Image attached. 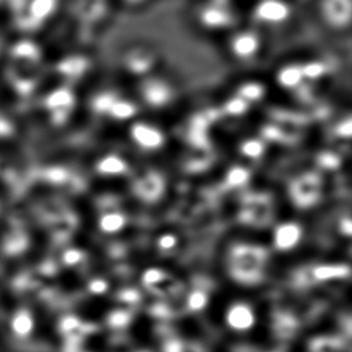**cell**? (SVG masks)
<instances>
[{"mask_svg": "<svg viewBox=\"0 0 352 352\" xmlns=\"http://www.w3.org/2000/svg\"><path fill=\"white\" fill-rule=\"evenodd\" d=\"M232 266L231 274L243 284H256L261 280V266L266 254L252 245H236L231 252Z\"/></svg>", "mask_w": 352, "mask_h": 352, "instance_id": "cell-1", "label": "cell"}, {"mask_svg": "<svg viewBox=\"0 0 352 352\" xmlns=\"http://www.w3.org/2000/svg\"><path fill=\"white\" fill-rule=\"evenodd\" d=\"M34 334L45 343L52 346L60 345V336L58 332L56 321L50 310L43 305H35L33 308Z\"/></svg>", "mask_w": 352, "mask_h": 352, "instance_id": "cell-2", "label": "cell"}, {"mask_svg": "<svg viewBox=\"0 0 352 352\" xmlns=\"http://www.w3.org/2000/svg\"><path fill=\"white\" fill-rule=\"evenodd\" d=\"M319 178L311 175L300 178V181L296 182L291 189V196L296 205L300 206L302 208H307L309 206L314 205L316 201L319 200Z\"/></svg>", "mask_w": 352, "mask_h": 352, "instance_id": "cell-3", "label": "cell"}, {"mask_svg": "<svg viewBox=\"0 0 352 352\" xmlns=\"http://www.w3.org/2000/svg\"><path fill=\"white\" fill-rule=\"evenodd\" d=\"M130 135H131L133 142L136 143L138 147L147 149V151L157 149V148L162 147L165 142L164 133L151 124H133L130 130Z\"/></svg>", "mask_w": 352, "mask_h": 352, "instance_id": "cell-4", "label": "cell"}, {"mask_svg": "<svg viewBox=\"0 0 352 352\" xmlns=\"http://www.w3.org/2000/svg\"><path fill=\"white\" fill-rule=\"evenodd\" d=\"M302 238V228L294 221H287L279 225L274 230L273 243L274 247L280 252L291 250L300 243Z\"/></svg>", "mask_w": 352, "mask_h": 352, "instance_id": "cell-5", "label": "cell"}, {"mask_svg": "<svg viewBox=\"0 0 352 352\" xmlns=\"http://www.w3.org/2000/svg\"><path fill=\"white\" fill-rule=\"evenodd\" d=\"M165 189V182L157 173H148L138 179L135 186L136 195L144 201H155L162 196Z\"/></svg>", "mask_w": 352, "mask_h": 352, "instance_id": "cell-6", "label": "cell"}, {"mask_svg": "<svg viewBox=\"0 0 352 352\" xmlns=\"http://www.w3.org/2000/svg\"><path fill=\"white\" fill-rule=\"evenodd\" d=\"M142 96L148 105L153 107H162L166 105L171 99V88L165 82L159 80H151L144 83Z\"/></svg>", "mask_w": 352, "mask_h": 352, "instance_id": "cell-7", "label": "cell"}, {"mask_svg": "<svg viewBox=\"0 0 352 352\" xmlns=\"http://www.w3.org/2000/svg\"><path fill=\"white\" fill-rule=\"evenodd\" d=\"M226 322L234 331H248L255 322L252 309L245 303H234L226 314Z\"/></svg>", "mask_w": 352, "mask_h": 352, "instance_id": "cell-8", "label": "cell"}, {"mask_svg": "<svg viewBox=\"0 0 352 352\" xmlns=\"http://www.w3.org/2000/svg\"><path fill=\"white\" fill-rule=\"evenodd\" d=\"M257 19L268 23H278L289 16V8L280 0H263L256 8Z\"/></svg>", "mask_w": 352, "mask_h": 352, "instance_id": "cell-9", "label": "cell"}, {"mask_svg": "<svg viewBox=\"0 0 352 352\" xmlns=\"http://www.w3.org/2000/svg\"><path fill=\"white\" fill-rule=\"evenodd\" d=\"M210 120L206 116H197L191 120L190 130L188 133L189 142L195 147H205L208 144L207 138V128H208Z\"/></svg>", "mask_w": 352, "mask_h": 352, "instance_id": "cell-10", "label": "cell"}, {"mask_svg": "<svg viewBox=\"0 0 352 352\" xmlns=\"http://www.w3.org/2000/svg\"><path fill=\"white\" fill-rule=\"evenodd\" d=\"M350 274V268L344 265H321L316 266L310 272L313 281H326L337 278H345Z\"/></svg>", "mask_w": 352, "mask_h": 352, "instance_id": "cell-11", "label": "cell"}, {"mask_svg": "<svg viewBox=\"0 0 352 352\" xmlns=\"http://www.w3.org/2000/svg\"><path fill=\"white\" fill-rule=\"evenodd\" d=\"M258 48V40L252 33H242L237 35L232 41V51L241 58L252 57Z\"/></svg>", "mask_w": 352, "mask_h": 352, "instance_id": "cell-12", "label": "cell"}, {"mask_svg": "<svg viewBox=\"0 0 352 352\" xmlns=\"http://www.w3.org/2000/svg\"><path fill=\"white\" fill-rule=\"evenodd\" d=\"M128 170V164L118 155H107L98 164V171L104 176H119Z\"/></svg>", "mask_w": 352, "mask_h": 352, "instance_id": "cell-13", "label": "cell"}, {"mask_svg": "<svg viewBox=\"0 0 352 352\" xmlns=\"http://www.w3.org/2000/svg\"><path fill=\"white\" fill-rule=\"evenodd\" d=\"M298 329L297 320L290 314L280 313L274 318V331L280 338H291Z\"/></svg>", "mask_w": 352, "mask_h": 352, "instance_id": "cell-14", "label": "cell"}, {"mask_svg": "<svg viewBox=\"0 0 352 352\" xmlns=\"http://www.w3.org/2000/svg\"><path fill=\"white\" fill-rule=\"evenodd\" d=\"M303 78L305 76L302 72V67H298V65H289V67H283L278 74V82L285 88H296V87L300 86Z\"/></svg>", "mask_w": 352, "mask_h": 352, "instance_id": "cell-15", "label": "cell"}, {"mask_svg": "<svg viewBox=\"0 0 352 352\" xmlns=\"http://www.w3.org/2000/svg\"><path fill=\"white\" fill-rule=\"evenodd\" d=\"M126 224V218L120 212H110L102 215L99 221L100 229L106 234H116L120 230H123Z\"/></svg>", "mask_w": 352, "mask_h": 352, "instance_id": "cell-16", "label": "cell"}, {"mask_svg": "<svg viewBox=\"0 0 352 352\" xmlns=\"http://www.w3.org/2000/svg\"><path fill=\"white\" fill-rule=\"evenodd\" d=\"M344 342L340 338H315L310 342V352H340L343 350Z\"/></svg>", "mask_w": 352, "mask_h": 352, "instance_id": "cell-17", "label": "cell"}, {"mask_svg": "<svg viewBox=\"0 0 352 352\" xmlns=\"http://www.w3.org/2000/svg\"><path fill=\"white\" fill-rule=\"evenodd\" d=\"M138 107L133 102L126 100H116L115 104L109 111L112 117L118 120H125V119L131 118L136 115Z\"/></svg>", "mask_w": 352, "mask_h": 352, "instance_id": "cell-18", "label": "cell"}, {"mask_svg": "<svg viewBox=\"0 0 352 352\" xmlns=\"http://www.w3.org/2000/svg\"><path fill=\"white\" fill-rule=\"evenodd\" d=\"M167 279H168V276H167L165 272L162 271V270H159V268L147 270V271L143 273L142 276L143 285L154 291V292L157 290L159 286L164 284V283H166Z\"/></svg>", "mask_w": 352, "mask_h": 352, "instance_id": "cell-19", "label": "cell"}, {"mask_svg": "<svg viewBox=\"0 0 352 352\" xmlns=\"http://www.w3.org/2000/svg\"><path fill=\"white\" fill-rule=\"evenodd\" d=\"M241 152L244 157H250V159H256L261 157L265 152V146L260 140L256 138H250L242 143L241 146Z\"/></svg>", "mask_w": 352, "mask_h": 352, "instance_id": "cell-20", "label": "cell"}, {"mask_svg": "<svg viewBox=\"0 0 352 352\" xmlns=\"http://www.w3.org/2000/svg\"><path fill=\"white\" fill-rule=\"evenodd\" d=\"M249 171L242 166H234L228 172L226 182L230 186H242L249 181Z\"/></svg>", "mask_w": 352, "mask_h": 352, "instance_id": "cell-21", "label": "cell"}, {"mask_svg": "<svg viewBox=\"0 0 352 352\" xmlns=\"http://www.w3.org/2000/svg\"><path fill=\"white\" fill-rule=\"evenodd\" d=\"M265 94V89L258 83H247L239 89V96L247 101L260 100Z\"/></svg>", "mask_w": 352, "mask_h": 352, "instance_id": "cell-22", "label": "cell"}, {"mask_svg": "<svg viewBox=\"0 0 352 352\" xmlns=\"http://www.w3.org/2000/svg\"><path fill=\"white\" fill-rule=\"evenodd\" d=\"M207 302H208L207 292L201 289H196L188 297V308L191 311H200L207 305Z\"/></svg>", "mask_w": 352, "mask_h": 352, "instance_id": "cell-23", "label": "cell"}, {"mask_svg": "<svg viewBox=\"0 0 352 352\" xmlns=\"http://www.w3.org/2000/svg\"><path fill=\"white\" fill-rule=\"evenodd\" d=\"M109 324L113 329H124L131 321V313L128 310H115L109 315Z\"/></svg>", "mask_w": 352, "mask_h": 352, "instance_id": "cell-24", "label": "cell"}, {"mask_svg": "<svg viewBox=\"0 0 352 352\" xmlns=\"http://www.w3.org/2000/svg\"><path fill=\"white\" fill-rule=\"evenodd\" d=\"M116 100H117V98L112 93L100 94L94 99V104H93L94 110L100 113H109V111L111 110V107L115 104Z\"/></svg>", "mask_w": 352, "mask_h": 352, "instance_id": "cell-25", "label": "cell"}, {"mask_svg": "<svg viewBox=\"0 0 352 352\" xmlns=\"http://www.w3.org/2000/svg\"><path fill=\"white\" fill-rule=\"evenodd\" d=\"M204 21L210 27H220L228 22V19L223 11H220L219 9H212L206 11V14H204Z\"/></svg>", "mask_w": 352, "mask_h": 352, "instance_id": "cell-26", "label": "cell"}, {"mask_svg": "<svg viewBox=\"0 0 352 352\" xmlns=\"http://www.w3.org/2000/svg\"><path fill=\"white\" fill-rule=\"evenodd\" d=\"M247 110L248 102L242 99L241 96L231 99L225 105V112L230 116H241Z\"/></svg>", "mask_w": 352, "mask_h": 352, "instance_id": "cell-27", "label": "cell"}, {"mask_svg": "<svg viewBox=\"0 0 352 352\" xmlns=\"http://www.w3.org/2000/svg\"><path fill=\"white\" fill-rule=\"evenodd\" d=\"M318 160H319L320 166L324 167L326 170H334L340 164V159L334 153H322V154H320Z\"/></svg>", "mask_w": 352, "mask_h": 352, "instance_id": "cell-28", "label": "cell"}, {"mask_svg": "<svg viewBox=\"0 0 352 352\" xmlns=\"http://www.w3.org/2000/svg\"><path fill=\"white\" fill-rule=\"evenodd\" d=\"M302 72H303V76L308 78H318L321 75H324V67L320 63H308L307 65L302 67Z\"/></svg>", "mask_w": 352, "mask_h": 352, "instance_id": "cell-29", "label": "cell"}, {"mask_svg": "<svg viewBox=\"0 0 352 352\" xmlns=\"http://www.w3.org/2000/svg\"><path fill=\"white\" fill-rule=\"evenodd\" d=\"M118 298L120 302H123V303H128V305H135V303H138L140 298H141V295H140V292L138 290H135V289H125V290H122L119 292Z\"/></svg>", "mask_w": 352, "mask_h": 352, "instance_id": "cell-30", "label": "cell"}, {"mask_svg": "<svg viewBox=\"0 0 352 352\" xmlns=\"http://www.w3.org/2000/svg\"><path fill=\"white\" fill-rule=\"evenodd\" d=\"M129 67L131 72L142 74V72H147L148 67H149V60L143 57H133L130 59Z\"/></svg>", "mask_w": 352, "mask_h": 352, "instance_id": "cell-31", "label": "cell"}, {"mask_svg": "<svg viewBox=\"0 0 352 352\" xmlns=\"http://www.w3.org/2000/svg\"><path fill=\"white\" fill-rule=\"evenodd\" d=\"M177 244V238L171 234H166L159 238L157 245L162 250H171L172 248H175Z\"/></svg>", "mask_w": 352, "mask_h": 352, "instance_id": "cell-32", "label": "cell"}, {"mask_svg": "<svg viewBox=\"0 0 352 352\" xmlns=\"http://www.w3.org/2000/svg\"><path fill=\"white\" fill-rule=\"evenodd\" d=\"M337 133H339L340 138H350L351 136V120L348 119L346 122L339 124L338 129H337Z\"/></svg>", "mask_w": 352, "mask_h": 352, "instance_id": "cell-33", "label": "cell"}, {"mask_svg": "<svg viewBox=\"0 0 352 352\" xmlns=\"http://www.w3.org/2000/svg\"><path fill=\"white\" fill-rule=\"evenodd\" d=\"M107 283L105 280H101V279H98V280L93 281V284H91V290L94 291L96 294H104L106 290H107Z\"/></svg>", "mask_w": 352, "mask_h": 352, "instance_id": "cell-34", "label": "cell"}, {"mask_svg": "<svg viewBox=\"0 0 352 352\" xmlns=\"http://www.w3.org/2000/svg\"><path fill=\"white\" fill-rule=\"evenodd\" d=\"M263 135H265V138H268V140H276V138L280 136V131H279V129L276 128V126H267L263 130Z\"/></svg>", "mask_w": 352, "mask_h": 352, "instance_id": "cell-35", "label": "cell"}, {"mask_svg": "<svg viewBox=\"0 0 352 352\" xmlns=\"http://www.w3.org/2000/svg\"><path fill=\"white\" fill-rule=\"evenodd\" d=\"M351 220L350 218H346V219H344L342 221V231H343L344 234H346V236H350L351 234Z\"/></svg>", "mask_w": 352, "mask_h": 352, "instance_id": "cell-36", "label": "cell"}]
</instances>
